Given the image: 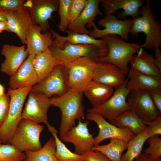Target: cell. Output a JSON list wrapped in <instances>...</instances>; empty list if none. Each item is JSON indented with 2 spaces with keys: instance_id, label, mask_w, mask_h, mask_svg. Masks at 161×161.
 Segmentation results:
<instances>
[{
  "instance_id": "obj_1",
  "label": "cell",
  "mask_w": 161,
  "mask_h": 161,
  "mask_svg": "<svg viewBox=\"0 0 161 161\" xmlns=\"http://www.w3.org/2000/svg\"><path fill=\"white\" fill-rule=\"evenodd\" d=\"M83 94V92L76 93L68 90L61 95L50 99L51 106L59 108L61 113L60 138L75 126L76 120L85 119Z\"/></svg>"
},
{
  "instance_id": "obj_2",
  "label": "cell",
  "mask_w": 161,
  "mask_h": 161,
  "mask_svg": "<svg viewBox=\"0 0 161 161\" xmlns=\"http://www.w3.org/2000/svg\"><path fill=\"white\" fill-rule=\"evenodd\" d=\"M151 0H147L140 10L141 16L133 19L130 33L133 36L143 32L146 35L145 41L140 47L155 49L161 45V26L156 19L151 8Z\"/></svg>"
},
{
  "instance_id": "obj_3",
  "label": "cell",
  "mask_w": 161,
  "mask_h": 161,
  "mask_svg": "<svg viewBox=\"0 0 161 161\" xmlns=\"http://www.w3.org/2000/svg\"><path fill=\"white\" fill-rule=\"evenodd\" d=\"M101 39L106 41L108 52L105 56L96 58V61L113 64L120 69L126 75L128 74L129 71L128 64L134 55L139 51L140 45L137 43L126 42L114 35H107Z\"/></svg>"
},
{
  "instance_id": "obj_4",
  "label": "cell",
  "mask_w": 161,
  "mask_h": 161,
  "mask_svg": "<svg viewBox=\"0 0 161 161\" xmlns=\"http://www.w3.org/2000/svg\"><path fill=\"white\" fill-rule=\"evenodd\" d=\"M32 87L8 89L10 98L8 113L4 123L0 128V142L10 144L16 128L22 119V108L25 99Z\"/></svg>"
},
{
  "instance_id": "obj_5",
  "label": "cell",
  "mask_w": 161,
  "mask_h": 161,
  "mask_svg": "<svg viewBox=\"0 0 161 161\" xmlns=\"http://www.w3.org/2000/svg\"><path fill=\"white\" fill-rule=\"evenodd\" d=\"M97 62L96 58L82 57L66 65L68 90L76 93L83 92L87 86L93 80Z\"/></svg>"
},
{
  "instance_id": "obj_6",
  "label": "cell",
  "mask_w": 161,
  "mask_h": 161,
  "mask_svg": "<svg viewBox=\"0 0 161 161\" xmlns=\"http://www.w3.org/2000/svg\"><path fill=\"white\" fill-rule=\"evenodd\" d=\"M44 126L22 119L18 123L10 142L21 151H33L42 147L40 136Z\"/></svg>"
},
{
  "instance_id": "obj_7",
  "label": "cell",
  "mask_w": 161,
  "mask_h": 161,
  "mask_svg": "<svg viewBox=\"0 0 161 161\" xmlns=\"http://www.w3.org/2000/svg\"><path fill=\"white\" fill-rule=\"evenodd\" d=\"M127 81L126 79L123 83L116 87L107 100L100 105L88 109V113L99 114L115 125L118 117L123 112L130 110L126 98L131 91L127 87Z\"/></svg>"
},
{
  "instance_id": "obj_8",
  "label": "cell",
  "mask_w": 161,
  "mask_h": 161,
  "mask_svg": "<svg viewBox=\"0 0 161 161\" xmlns=\"http://www.w3.org/2000/svg\"><path fill=\"white\" fill-rule=\"evenodd\" d=\"M59 64L64 66L80 58H96L106 55L108 49H103L92 44H74L65 43L63 49L57 47L49 48Z\"/></svg>"
},
{
  "instance_id": "obj_9",
  "label": "cell",
  "mask_w": 161,
  "mask_h": 161,
  "mask_svg": "<svg viewBox=\"0 0 161 161\" xmlns=\"http://www.w3.org/2000/svg\"><path fill=\"white\" fill-rule=\"evenodd\" d=\"M68 90L66 69L64 66L58 64L44 79L33 86L31 91L49 98L54 95H61Z\"/></svg>"
},
{
  "instance_id": "obj_10",
  "label": "cell",
  "mask_w": 161,
  "mask_h": 161,
  "mask_svg": "<svg viewBox=\"0 0 161 161\" xmlns=\"http://www.w3.org/2000/svg\"><path fill=\"white\" fill-rule=\"evenodd\" d=\"M128 97L130 110L143 121L149 122L161 118V114L155 106L149 91L132 90Z\"/></svg>"
},
{
  "instance_id": "obj_11",
  "label": "cell",
  "mask_w": 161,
  "mask_h": 161,
  "mask_svg": "<svg viewBox=\"0 0 161 161\" xmlns=\"http://www.w3.org/2000/svg\"><path fill=\"white\" fill-rule=\"evenodd\" d=\"M28 95L22 112V119L38 124L44 123L49 127L51 125L48 120L47 111L51 106L50 99L42 94L31 91Z\"/></svg>"
},
{
  "instance_id": "obj_12",
  "label": "cell",
  "mask_w": 161,
  "mask_h": 161,
  "mask_svg": "<svg viewBox=\"0 0 161 161\" xmlns=\"http://www.w3.org/2000/svg\"><path fill=\"white\" fill-rule=\"evenodd\" d=\"M86 117L88 120L95 122L99 129L98 134L94 138L95 146L109 138H118L127 143L135 136L129 129L119 128L109 123L97 113L88 112Z\"/></svg>"
},
{
  "instance_id": "obj_13",
  "label": "cell",
  "mask_w": 161,
  "mask_h": 161,
  "mask_svg": "<svg viewBox=\"0 0 161 161\" xmlns=\"http://www.w3.org/2000/svg\"><path fill=\"white\" fill-rule=\"evenodd\" d=\"M133 21V19L124 20H119L113 14L106 16L98 22V25L104 28L103 30L99 29L94 23L90 26L93 29L89 35L96 38L102 37L109 35H120L124 40H127L128 35Z\"/></svg>"
},
{
  "instance_id": "obj_14",
  "label": "cell",
  "mask_w": 161,
  "mask_h": 161,
  "mask_svg": "<svg viewBox=\"0 0 161 161\" xmlns=\"http://www.w3.org/2000/svg\"><path fill=\"white\" fill-rule=\"evenodd\" d=\"M89 121L83 122L78 120V124L68 131L61 138V141L72 143L75 147L74 152L81 155L91 150L95 146L93 134H91L88 128Z\"/></svg>"
},
{
  "instance_id": "obj_15",
  "label": "cell",
  "mask_w": 161,
  "mask_h": 161,
  "mask_svg": "<svg viewBox=\"0 0 161 161\" xmlns=\"http://www.w3.org/2000/svg\"><path fill=\"white\" fill-rule=\"evenodd\" d=\"M35 55H29L26 59L9 79V90L32 87L40 80L35 70L33 61Z\"/></svg>"
},
{
  "instance_id": "obj_16",
  "label": "cell",
  "mask_w": 161,
  "mask_h": 161,
  "mask_svg": "<svg viewBox=\"0 0 161 161\" xmlns=\"http://www.w3.org/2000/svg\"><path fill=\"white\" fill-rule=\"evenodd\" d=\"M32 2V7L27 9L35 24L44 33L49 29L48 20L53 13L58 11L59 0H33Z\"/></svg>"
},
{
  "instance_id": "obj_17",
  "label": "cell",
  "mask_w": 161,
  "mask_h": 161,
  "mask_svg": "<svg viewBox=\"0 0 161 161\" xmlns=\"http://www.w3.org/2000/svg\"><path fill=\"white\" fill-rule=\"evenodd\" d=\"M1 53L5 59L1 65L0 71L10 76L17 71L29 55L25 45L17 46L7 44L3 45Z\"/></svg>"
},
{
  "instance_id": "obj_18",
  "label": "cell",
  "mask_w": 161,
  "mask_h": 161,
  "mask_svg": "<svg viewBox=\"0 0 161 161\" xmlns=\"http://www.w3.org/2000/svg\"><path fill=\"white\" fill-rule=\"evenodd\" d=\"M9 32L15 33L23 44L30 28L35 24L27 9L24 6L16 10L9 11L6 16Z\"/></svg>"
},
{
  "instance_id": "obj_19",
  "label": "cell",
  "mask_w": 161,
  "mask_h": 161,
  "mask_svg": "<svg viewBox=\"0 0 161 161\" xmlns=\"http://www.w3.org/2000/svg\"><path fill=\"white\" fill-rule=\"evenodd\" d=\"M126 80V75L117 66L109 63L97 61L93 80L116 88L123 83Z\"/></svg>"
},
{
  "instance_id": "obj_20",
  "label": "cell",
  "mask_w": 161,
  "mask_h": 161,
  "mask_svg": "<svg viewBox=\"0 0 161 161\" xmlns=\"http://www.w3.org/2000/svg\"><path fill=\"white\" fill-rule=\"evenodd\" d=\"M102 0H87L86 4L79 16L70 24L68 30L80 34L89 35L90 31L86 26L90 28L94 23L97 16L103 15L99 8Z\"/></svg>"
},
{
  "instance_id": "obj_21",
  "label": "cell",
  "mask_w": 161,
  "mask_h": 161,
  "mask_svg": "<svg viewBox=\"0 0 161 161\" xmlns=\"http://www.w3.org/2000/svg\"><path fill=\"white\" fill-rule=\"evenodd\" d=\"M100 4L106 16L113 14L119 9H123L124 11L117 14L118 18L122 19L127 16L133 19L137 17L140 15L139 8L144 5L142 0H102Z\"/></svg>"
},
{
  "instance_id": "obj_22",
  "label": "cell",
  "mask_w": 161,
  "mask_h": 161,
  "mask_svg": "<svg viewBox=\"0 0 161 161\" xmlns=\"http://www.w3.org/2000/svg\"><path fill=\"white\" fill-rule=\"evenodd\" d=\"M49 30L52 36L55 38L52 41V47H57L62 49L64 44L67 43L74 44L94 45L102 49H108L106 41L102 39H97L89 35L79 33L68 30L65 32L67 33V35L64 36L52 29L49 28Z\"/></svg>"
},
{
  "instance_id": "obj_23",
  "label": "cell",
  "mask_w": 161,
  "mask_h": 161,
  "mask_svg": "<svg viewBox=\"0 0 161 161\" xmlns=\"http://www.w3.org/2000/svg\"><path fill=\"white\" fill-rule=\"evenodd\" d=\"M41 28L35 24L29 30L26 37V50L29 55H36L51 46L53 41L50 32L42 33Z\"/></svg>"
},
{
  "instance_id": "obj_24",
  "label": "cell",
  "mask_w": 161,
  "mask_h": 161,
  "mask_svg": "<svg viewBox=\"0 0 161 161\" xmlns=\"http://www.w3.org/2000/svg\"><path fill=\"white\" fill-rule=\"evenodd\" d=\"M129 63L131 67L142 73L161 78V68L157 64L152 54L140 47L136 55L132 57Z\"/></svg>"
},
{
  "instance_id": "obj_25",
  "label": "cell",
  "mask_w": 161,
  "mask_h": 161,
  "mask_svg": "<svg viewBox=\"0 0 161 161\" xmlns=\"http://www.w3.org/2000/svg\"><path fill=\"white\" fill-rule=\"evenodd\" d=\"M127 86L131 91L137 90L149 91L161 88V78L140 72L131 67L128 73Z\"/></svg>"
},
{
  "instance_id": "obj_26",
  "label": "cell",
  "mask_w": 161,
  "mask_h": 161,
  "mask_svg": "<svg viewBox=\"0 0 161 161\" xmlns=\"http://www.w3.org/2000/svg\"><path fill=\"white\" fill-rule=\"evenodd\" d=\"M114 92L113 88L92 80L83 93L93 107L100 105L107 100Z\"/></svg>"
},
{
  "instance_id": "obj_27",
  "label": "cell",
  "mask_w": 161,
  "mask_h": 161,
  "mask_svg": "<svg viewBox=\"0 0 161 161\" xmlns=\"http://www.w3.org/2000/svg\"><path fill=\"white\" fill-rule=\"evenodd\" d=\"M33 64L40 81L44 79L59 64L57 59L48 48L45 51L35 55Z\"/></svg>"
},
{
  "instance_id": "obj_28",
  "label": "cell",
  "mask_w": 161,
  "mask_h": 161,
  "mask_svg": "<svg viewBox=\"0 0 161 161\" xmlns=\"http://www.w3.org/2000/svg\"><path fill=\"white\" fill-rule=\"evenodd\" d=\"M115 125L127 128L135 135L144 132L147 128L144 121L130 110L123 112L118 117Z\"/></svg>"
},
{
  "instance_id": "obj_29",
  "label": "cell",
  "mask_w": 161,
  "mask_h": 161,
  "mask_svg": "<svg viewBox=\"0 0 161 161\" xmlns=\"http://www.w3.org/2000/svg\"><path fill=\"white\" fill-rule=\"evenodd\" d=\"M127 143L120 139H110V142L104 145L94 146L92 150L100 152L111 161H121L122 154L126 149Z\"/></svg>"
},
{
  "instance_id": "obj_30",
  "label": "cell",
  "mask_w": 161,
  "mask_h": 161,
  "mask_svg": "<svg viewBox=\"0 0 161 161\" xmlns=\"http://www.w3.org/2000/svg\"><path fill=\"white\" fill-rule=\"evenodd\" d=\"M55 141L51 137L39 149L25 152L24 161H58L55 156Z\"/></svg>"
},
{
  "instance_id": "obj_31",
  "label": "cell",
  "mask_w": 161,
  "mask_h": 161,
  "mask_svg": "<svg viewBox=\"0 0 161 161\" xmlns=\"http://www.w3.org/2000/svg\"><path fill=\"white\" fill-rule=\"evenodd\" d=\"M149 138L146 129L135 135L127 143L126 151L122 155L121 161H134L142 153L144 145Z\"/></svg>"
},
{
  "instance_id": "obj_32",
  "label": "cell",
  "mask_w": 161,
  "mask_h": 161,
  "mask_svg": "<svg viewBox=\"0 0 161 161\" xmlns=\"http://www.w3.org/2000/svg\"><path fill=\"white\" fill-rule=\"evenodd\" d=\"M53 136L56 144L55 156L58 161H84L82 155L70 151L58 137L55 128L50 125L47 127Z\"/></svg>"
},
{
  "instance_id": "obj_33",
  "label": "cell",
  "mask_w": 161,
  "mask_h": 161,
  "mask_svg": "<svg viewBox=\"0 0 161 161\" xmlns=\"http://www.w3.org/2000/svg\"><path fill=\"white\" fill-rule=\"evenodd\" d=\"M25 158L24 152L10 144L0 142V161H24Z\"/></svg>"
},
{
  "instance_id": "obj_34",
  "label": "cell",
  "mask_w": 161,
  "mask_h": 161,
  "mask_svg": "<svg viewBox=\"0 0 161 161\" xmlns=\"http://www.w3.org/2000/svg\"><path fill=\"white\" fill-rule=\"evenodd\" d=\"M71 0H59L58 14L60 22L58 28L59 30L65 32L68 30L69 25V9Z\"/></svg>"
},
{
  "instance_id": "obj_35",
  "label": "cell",
  "mask_w": 161,
  "mask_h": 161,
  "mask_svg": "<svg viewBox=\"0 0 161 161\" xmlns=\"http://www.w3.org/2000/svg\"><path fill=\"white\" fill-rule=\"evenodd\" d=\"M87 0H71L69 9V25L80 15L86 4Z\"/></svg>"
},
{
  "instance_id": "obj_36",
  "label": "cell",
  "mask_w": 161,
  "mask_h": 161,
  "mask_svg": "<svg viewBox=\"0 0 161 161\" xmlns=\"http://www.w3.org/2000/svg\"><path fill=\"white\" fill-rule=\"evenodd\" d=\"M148 147L144 153L154 157L160 158L161 156V138L158 135L151 137L148 139Z\"/></svg>"
},
{
  "instance_id": "obj_37",
  "label": "cell",
  "mask_w": 161,
  "mask_h": 161,
  "mask_svg": "<svg viewBox=\"0 0 161 161\" xmlns=\"http://www.w3.org/2000/svg\"><path fill=\"white\" fill-rule=\"evenodd\" d=\"M10 102V97L7 93H5L0 97V128L7 117Z\"/></svg>"
},
{
  "instance_id": "obj_38",
  "label": "cell",
  "mask_w": 161,
  "mask_h": 161,
  "mask_svg": "<svg viewBox=\"0 0 161 161\" xmlns=\"http://www.w3.org/2000/svg\"><path fill=\"white\" fill-rule=\"evenodd\" d=\"M147 126L146 131L149 138L155 135L161 134V118L149 121H144Z\"/></svg>"
},
{
  "instance_id": "obj_39",
  "label": "cell",
  "mask_w": 161,
  "mask_h": 161,
  "mask_svg": "<svg viewBox=\"0 0 161 161\" xmlns=\"http://www.w3.org/2000/svg\"><path fill=\"white\" fill-rule=\"evenodd\" d=\"M24 0H0V8L8 11L17 10L24 6Z\"/></svg>"
},
{
  "instance_id": "obj_40",
  "label": "cell",
  "mask_w": 161,
  "mask_h": 161,
  "mask_svg": "<svg viewBox=\"0 0 161 161\" xmlns=\"http://www.w3.org/2000/svg\"><path fill=\"white\" fill-rule=\"evenodd\" d=\"M84 161H111L102 153L92 150L82 154Z\"/></svg>"
},
{
  "instance_id": "obj_41",
  "label": "cell",
  "mask_w": 161,
  "mask_h": 161,
  "mask_svg": "<svg viewBox=\"0 0 161 161\" xmlns=\"http://www.w3.org/2000/svg\"><path fill=\"white\" fill-rule=\"evenodd\" d=\"M149 91L155 106L161 114V88L154 89Z\"/></svg>"
},
{
  "instance_id": "obj_42",
  "label": "cell",
  "mask_w": 161,
  "mask_h": 161,
  "mask_svg": "<svg viewBox=\"0 0 161 161\" xmlns=\"http://www.w3.org/2000/svg\"><path fill=\"white\" fill-rule=\"evenodd\" d=\"M134 161H161L160 158L154 157L144 153H141Z\"/></svg>"
},
{
  "instance_id": "obj_43",
  "label": "cell",
  "mask_w": 161,
  "mask_h": 161,
  "mask_svg": "<svg viewBox=\"0 0 161 161\" xmlns=\"http://www.w3.org/2000/svg\"><path fill=\"white\" fill-rule=\"evenodd\" d=\"M155 61L159 67L161 68V53L159 48L154 49Z\"/></svg>"
},
{
  "instance_id": "obj_44",
  "label": "cell",
  "mask_w": 161,
  "mask_h": 161,
  "mask_svg": "<svg viewBox=\"0 0 161 161\" xmlns=\"http://www.w3.org/2000/svg\"><path fill=\"white\" fill-rule=\"evenodd\" d=\"M4 31L9 32L7 21V20L0 21V33Z\"/></svg>"
},
{
  "instance_id": "obj_45",
  "label": "cell",
  "mask_w": 161,
  "mask_h": 161,
  "mask_svg": "<svg viewBox=\"0 0 161 161\" xmlns=\"http://www.w3.org/2000/svg\"><path fill=\"white\" fill-rule=\"evenodd\" d=\"M9 11L0 8V21L7 20V15Z\"/></svg>"
},
{
  "instance_id": "obj_46",
  "label": "cell",
  "mask_w": 161,
  "mask_h": 161,
  "mask_svg": "<svg viewBox=\"0 0 161 161\" xmlns=\"http://www.w3.org/2000/svg\"><path fill=\"white\" fill-rule=\"evenodd\" d=\"M32 0H28L26 1L24 4V6L26 8H30L32 7Z\"/></svg>"
},
{
  "instance_id": "obj_47",
  "label": "cell",
  "mask_w": 161,
  "mask_h": 161,
  "mask_svg": "<svg viewBox=\"0 0 161 161\" xmlns=\"http://www.w3.org/2000/svg\"><path fill=\"white\" fill-rule=\"evenodd\" d=\"M5 93L4 88L3 86L0 83V97Z\"/></svg>"
}]
</instances>
